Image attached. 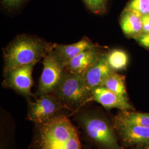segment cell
I'll return each instance as SVG.
<instances>
[{
    "instance_id": "obj_1",
    "label": "cell",
    "mask_w": 149,
    "mask_h": 149,
    "mask_svg": "<svg viewBox=\"0 0 149 149\" xmlns=\"http://www.w3.org/2000/svg\"><path fill=\"white\" fill-rule=\"evenodd\" d=\"M70 116L69 112H64L34 124L28 149H83L79 130Z\"/></svg>"
},
{
    "instance_id": "obj_2",
    "label": "cell",
    "mask_w": 149,
    "mask_h": 149,
    "mask_svg": "<svg viewBox=\"0 0 149 149\" xmlns=\"http://www.w3.org/2000/svg\"><path fill=\"white\" fill-rule=\"evenodd\" d=\"M84 138L98 149H123L112 121L98 109L83 107L71 114Z\"/></svg>"
},
{
    "instance_id": "obj_3",
    "label": "cell",
    "mask_w": 149,
    "mask_h": 149,
    "mask_svg": "<svg viewBox=\"0 0 149 149\" xmlns=\"http://www.w3.org/2000/svg\"><path fill=\"white\" fill-rule=\"evenodd\" d=\"M53 48L42 39L22 35L16 38L3 52L4 72L31 64H37Z\"/></svg>"
},
{
    "instance_id": "obj_4",
    "label": "cell",
    "mask_w": 149,
    "mask_h": 149,
    "mask_svg": "<svg viewBox=\"0 0 149 149\" xmlns=\"http://www.w3.org/2000/svg\"><path fill=\"white\" fill-rule=\"evenodd\" d=\"M52 94L71 114L92 101V92L86 85L83 74L72 73L66 70Z\"/></svg>"
},
{
    "instance_id": "obj_5",
    "label": "cell",
    "mask_w": 149,
    "mask_h": 149,
    "mask_svg": "<svg viewBox=\"0 0 149 149\" xmlns=\"http://www.w3.org/2000/svg\"><path fill=\"white\" fill-rule=\"evenodd\" d=\"M43 69L37 91L38 97L52 93L59 86L65 72V66L52 49L43 58Z\"/></svg>"
},
{
    "instance_id": "obj_6",
    "label": "cell",
    "mask_w": 149,
    "mask_h": 149,
    "mask_svg": "<svg viewBox=\"0 0 149 149\" xmlns=\"http://www.w3.org/2000/svg\"><path fill=\"white\" fill-rule=\"evenodd\" d=\"M65 112L69 111L64 109L52 93L38 97L34 101H28L27 119L34 124L43 123Z\"/></svg>"
},
{
    "instance_id": "obj_7",
    "label": "cell",
    "mask_w": 149,
    "mask_h": 149,
    "mask_svg": "<svg viewBox=\"0 0 149 149\" xmlns=\"http://www.w3.org/2000/svg\"><path fill=\"white\" fill-rule=\"evenodd\" d=\"M36 64L22 66L4 72L3 86L29 100L34 97L31 92L34 83L32 72Z\"/></svg>"
},
{
    "instance_id": "obj_8",
    "label": "cell",
    "mask_w": 149,
    "mask_h": 149,
    "mask_svg": "<svg viewBox=\"0 0 149 149\" xmlns=\"http://www.w3.org/2000/svg\"><path fill=\"white\" fill-rule=\"evenodd\" d=\"M118 138L127 146L149 144V128L129 124L112 119Z\"/></svg>"
},
{
    "instance_id": "obj_9",
    "label": "cell",
    "mask_w": 149,
    "mask_h": 149,
    "mask_svg": "<svg viewBox=\"0 0 149 149\" xmlns=\"http://www.w3.org/2000/svg\"><path fill=\"white\" fill-rule=\"evenodd\" d=\"M92 101L100 104L107 110L117 108L121 111L133 109L128 97L116 94L106 87L100 86L92 91Z\"/></svg>"
},
{
    "instance_id": "obj_10",
    "label": "cell",
    "mask_w": 149,
    "mask_h": 149,
    "mask_svg": "<svg viewBox=\"0 0 149 149\" xmlns=\"http://www.w3.org/2000/svg\"><path fill=\"white\" fill-rule=\"evenodd\" d=\"M114 72L107 63L106 55H100L97 60L83 74L88 90L91 91L102 85L107 77Z\"/></svg>"
},
{
    "instance_id": "obj_11",
    "label": "cell",
    "mask_w": 149,
    "mask_h": 149,
    "mask_svg": "<svg viewBox=\"0 0 149 149\" xmlns=\"http://www.w3.org/2000/svg\"><path fill=\"white\" fill-rule=\"evenodd\" d=\"M0 149H18L16 124L11 115L1 110L0 117Z\"/></svg>"
},
{
    "instance_id": "obj_12",
    "label": "cell",
    "mask_w": 149,
    "mask_h": 149,
    "mask_svg": "<svg viewBox=\"0 0 149 149\" xmlns=\"http://www.w3.org/2000/svg\"><path fill=\"white\" fill-rule=\"evenodd\" d=\"M95 48H96V46L87 38H84L76 43L69 45L58 44L53 45L54 50L62 60L65 66L71 59L78 55Z\"/></svg>"
},
{
    "instance_id": "obj_13",
    "label": "cell",
    "mask_w": 149,
    "mask_h": 149,
    "mask_svg": "<svg viewBox=\"0 0 149 149\" xmlns=\"http://www.w3.org/2000/svg\"><path fill=\"white\" fill-rule=\"evenodd\" d=\"M100 55L96 48L87 50L71 59L65 65V69L72 73L83 74L95 64Z\"/></svg>"
},
{
    "instance_id": "obj_14",
    "label": "cell",
    "mask_w": 149,
    "mask_h": 149,
    "mask_svg": "<svg viewBox=\"0 0 149 149\" xmlns=\"http://www.w3.org/2000/svg\"><path fill=\"white\" fill-rule=\"evenodd\" d=\"M123 33L129 37L136 38L143 33L141 17L133 12L126 10L120 19Z\"/></svg>"
},
{
    "instance_id": "obj_15",
    "label": "cell",
    "mask_w": 149,
    "mask_h": 149,
    "mask_svg": "<svg viewBox=\"0 0 149 149\" xmlns=\"http://www.w3.org/2000/svg\"><path fill=\"white\" fill-rule=\"evenodd\" d=\"M113 118L123 122L149 128V113L121 111Z\"/></svg>"
},
{
    "instance_id": "obj_16",
    "label": "cell",
    "mask_w": 149,
    "mask_h": 149,
    "mask_svg": "<svg viewBox=\"0 0 149 149\" xmlns=\"http://www.w3.org/2000/svg\"><path fill=\"white\" fill-rule=\"evenodd\" d=\"M101 86L120 96L127 97L125 84V77L116 71L109 74Z\"/></svg>"
},
{
    "instance_id": "obj_17",
    "label": "cell",
    "mask_w": 149,
    "mask_h": 149,
    "mask_svg": "<svg viewBox=\"0 0 149 149\" xmlns=\"http://www.w3.org/2000/svg\"><path fill=\"white\" fill-rule=\"evenodd\" d=\"M107 63L114 71L125 69L128 64V54L120 49H113L106 55Z\"/></svg>"
},
{
    "instance_id": "obj_18",
    "label": "cell",
    "mask_w": 149,
    "mask_h": 149,
    "mask_svg": "<svg viewBox=\"0 0 149 149\" xmlns=\"http://www.w3.org/2000/svg\"><path fill=\"white\" fill-rule=\"evenodd\" d=\"M126 10L133 12L140 17L149 14V0H132Z\"/></svg>"
},
{
    "instance_id": "obj_19",
    "label": "cell",
    "mask_w": 149,
    "mask_h": 149,
    "mask_svg": "<svg viewBox=\"0 0 149 149\" xmlns=\"http://www.w3.org/2000/svg\"><path fill=\"white\" fill-rule=\"evenodd\" d=\"M86 7L96 14L104 13L107 8V0H82Z\"/></svg>"
},
{
    "instance_id": "obj_20",
    "label": "cell",
    "mask_w": 149,
    "mask_h": 149,
    "mask_svg": "<svg viewBox=\"0 0 149 149\" xmlns=\"http://www.w3.org/2000/svg\"><path fill=\"white\" fill-rule=\"evenodd\" d=\"M26 0H2L3 6L7 9H13L19 7Z\"/></svg>"
},
{
    "instance_id": "obj_21",
    "label": "cell",
    "mask_w": 149,
    "mask_h": 149,
    "mask_svg": "<svg viewBox=\"0 0 149 149\" xmlns=\"http://www.w3.org/2000/svg\"><path fill=\"white\" fill-rule=\"evenodd\" d=\"M138 42L145 48H149V33H143L136 38Z\"/></svg>"
},
{
    "instance_id": "obj_22",
    "label": "cell",
    "mask_w": 149,
    "mask_h": 149,
    "mask_svg": "<svg viewBox=\"0 0 149 149\" xmlns=\"http://www.w3.org/2000/svg\"><path fill=\"white\" fill-rule=\"evenodd\" d=\"M141 21L143 33H149V14L141 16Z\"/></svg>"
},
{
    "instance_id": "obj_23",
    "label": "cell",
    "mask_w": 149,
    "mask_h": 149,
    "mask_svg": "<svg viewBox=\"0 0 149 149\" xmlns=\"http://www.w3.org/2000/svg\"><path fill=\"white\" fill-rule=\"evenodd\" d=\"M133 149H149V144L141 145L134 146Z\"/></svg>"
},
{
    "instance_id": "obj_24",
    "label": "cell",
    "mask_w": 149,
    "mask_h": 149,
    "mask_svg": "<svg viewBox=\"0 0 149 149\" xmlns=\"http://www.w3.org/2000/svg\"></svg>"
}]
</instances>
